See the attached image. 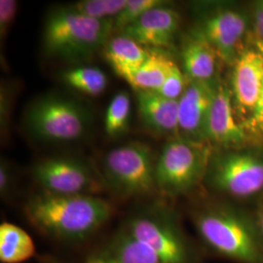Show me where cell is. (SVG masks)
<instances>
[{
    "instance_id": "1",
    "label": "cell",
    "mask_w": 263,
    "mask_h": 263,
    "mask_svg": "<svg viewBox=\"0 0 263 263\" xmlns=\"http://www.w3.org/2000/svg\"><path fill=\"white\" fill-rule=\"evenodd\" d=\"M25 215L43 234L66 242H82L111 217L112 205L98 195H58L42 191L29 198Z\"/></svg>"
},
{
    "instance_id": "2",
    "label": "cell",
    "mask_w": 263,
    "mask_h": 263,
    "mask_svg": "<svg viewBox=\"0 0 263 263\" xmlns=\"http://www.w3.org/2000/svg\"><path fill=\"white\" fill-rule=\"evenodd\" d=\"M193 222L203 243L214 253L236 263H263V236L256 219L226 206L199 210Z\"/></svg>"
},
{
    "instance_id": "3",
    "label": "cell",
    "mask_w": 263,
    "mask_h": 263,
    "mask_svg": "<svg viewBox=\"0 0 263 263\" xmlns=\"http://www.w3.org/2000/svg\"><path fill=\"white\" fill-rule=\"evenodd\" d=\"M113 31V20L88 18L63 6L48 15L43 48L49 57L82 62L105 47Z\"/></svg>"
},
{
    "instance_id": "4",
    "label": "cell",
    "mask_w": 263,
    "mask_h": 263,
    "mask_svg": "<svg viewBox=\"0 0 263 263\" xmlns=\"http://www.w3.org/2000/svg\"><path fill=\"white\" fill-rule=\"evenodd\" d=\"M212 156L206 142L180 137L167 141L155 164L156 191L167 197L187 194L205 179Z\"/></svg>"
},
{
    "instance_id": "5",
    "label": "cell",
    "mask_w": 263,
    "mask_h": 263,
    "mask_svg": "<svg viewBox=\"0 0 263 263\" xmlns=\"http://www.w3.org/2000/svg\"><path fill=\"white\" fill-rule=\"evenodd\" d=\"M25 124L27 130L40 141H76L82 139L89 130L91 113L73 99L45 95L28 105Z\"/></svg>"
},
{
    "instance_id": "6",
    "label": "cell",
    "mask_w": 263,
    "mask_h": 263,
    "mask_svg": "<svg viewBox=\"0 0 263 263\" xmlns=\"http://www.w3.org/2000/svg\"><path fill=\"white\" fill-rule=\"evenodd\" d=\"M155 164L151 147L131 141L109 151L103 161L104 184L122 197H141L156 191Z\"/></svg>"
},
{
    "instance_id": "7",
    "label": "cell",
    "mask_w": 263,
    "mask_h": 263,
    "mask_svg": "<svg viewBox=\"0 0 263 263\" xmlns=\"http://www.w3.org/2000/svg\"><path fill=\"white\" fill-rule=\"evenodd\" d=\"M147 245L162 263H195L193 250L168 209L155 205L132 216L124 226Z\"/></svg>"
},
{
    "instance_id": "8",
    "label": "cell",
    "mask_w": 263,
    "mask_h": 263,
    "mask_svg": "<svg viewBox=\"0 0 263 263\" xmlns=\"http://www.w3.org/2000/svg\"><path fill=\"white\" fill-rule=\"evenodd\" d=\"M205 179L230 197H253L263 192V158L247 152L212 156Z\"/></svg>"
},
{
    "instance_id": "9",
    "label": "cell",
    "mask_w": 263,
    "mask_h": 263,
    "mask_svg": "<svg viewBox=\"0 0 263 263\" xmlns=\"http://www.w3.org/2000/svg\"><path fill=\"white\" fill-rule=\"evenodd\" d=\"M31 174L43 191L58 195H97L105 186L102 175L70 157L42 159L32 167Z\"/></svg>"
},
{
    "instance_id": "10",
    "label": "cell",
    "mask_w": 263,
    "mask_h": 263,
    "mask_svg": "<svg viewBox=\"0 0 263 263\" xmlns=\"http://www.w3.org/2000/svg\"><path fill=\"white\" fill-rule=\"evenodd\" d=\"M216 87L211 81L192 80L179 100V137L207 142L208 117Z\"/></svg>"
},
{
    "instance_id": "11",
    "label": "cell",
    "mask_w": 263,
    "mask_h": 263,
    "mask_svg": "<svg viewBox=\"0 0 263 263\" xmlns=\"http://www.w3.org/2000/svg\"><path fill=\"white\" fill-rule=\"evenodd\" d=\"M232 83L236 105L249 116L262 89L263 45L248 48L236 59Z\"/></svg>"
},
{
    "instance_id": "12",
    "label": "cell",
    "mask_w": 263,
    "mask_h": 263,
    "mask_svg": "<svg viewBox=\"0 0 263 263\" xmlns=\"http://www.w3.org/2000/svg\"><path fill=\"white\" fill-rule=\"evenodd\" d=\"M179 13L162 5L147 11L121 33L143 47H169L179 30Z\"/></svg>"
},
{
    "instance_id": "13",
    "label": "cell",
    "mask_w": 263,
    "mask_h": 263,
    "mask_svg": "<svg viewBox=\"0 0 263 263\" xmlns=\"http://www.w3.org/2000/svg\"><path fill=\"white\" fill-rule=\"evenodd\" d=\"M245 30L244 16L235 11L226 10L204 20L199 32L215 49L217 57L229 63L236 60V49Z\"/></svg>"
},
{
    "instance_id": "14",
    "label": "cell",
    "mask_w": 263,
    "mask_h": 263,
    "mask_svg": "<svg viewBox=\"0 0 263 263\" xmlns=\"http://www.w3.org/2000/svg\"><path fill=\"white\" fill-rule=\"evenodd\" d=\"M207 141L221 145H238L244 142L247 134L236 120L231 94L224 85L216 86L206 128Z\"/></svg>"
},
{
    "instance_id": "15",
    "label": "cell",
    "mask_w": 263,
    "mask_h": 263,
    "mask_svg": "<svg viewBox=\"0 0 263 263\" xmlns=\"http://www.w3.org/2000/svg\"><path fill=\"white\" fill-rule=\"evenodd\" d=\"M141 122L159 135L179 133V100H171L155 91L137 92Z\"/></svg>"
},
{
    "instance_id": "16",
    "label": "cell",
    "mask_w": 263,
    "mask_h": 263,
    "mask_svg": "<svg viewBox=\"0 0 263 263\" xmlns=\"http://www.w3.org/2000/svg\"><path fill=\"white\" fill-rule=\"evenodd\" d=\"M149 50L134 39L119 34L110 38L104 47V56L118 76L127 81L146 61Z\"/></svg>"
},
{
    "instance_id": "17",
    "label": "cell",
    "mask_w": 263,
    "mask_h": 263,
    "mask_svg": "<svg viewBox=\"0 0 263 263\" xmlns=\"http://www.w3.org/2000/svg\"><path fill=\"white\" fill-rule=\"evenodd\" d=\"M215 49L199 31L188 39L182 49L185 72L192 80L211 81L216 66Z\"/></svg>"
},
{
    "instance_id": "18",
    "label": "cell",
    "mask_w": 263,
    "mask_h": 263,
    "mask_svg": "<svg viewBox=\"0 0 263 263\" xmlns=\"http://www.w3.org/2000/svg\"><path fill=\"white\" fill-rule=\"evenodd\" d=\"M103 252L117 263H162L152 249L125 227L111 237Z\"/></svg>"
},
{
    "instance_id": "19",
    "label": "cell",
    "mask_w": 263,
    "mask_h": 263,
    "mask_svg": "<svg viewBox=\"0 0 263 263\" xmlns=\"http://www.w3.org/2000/svg\"><path fill=\"white\" fill-rule=\"evenodd\" d=\"M35 254L32 238L19 226L9 222L0 226V260L2 263H22Z\"/></svg>"
},
{
    "instance_id": "20",
    "label": "cell",
    "mask_w": 263,
    "mask_h": 263,
    "mask_svg": "<svg viewBox=\"0 0 263 263\" xmlns=\"http://www.w3.org/2000/svg\"><path fill=\"white\" fill-rule=\"evenodd\" d=\"M173 61L159 51L149 50L142 66L126 81L134 90L158 92L164 84Z\"/></svg>"
},
{
    "instance_id": "21",
    "label": "cell",
    "mask_w": 263,
    "mask_h": 263,
    "mask_svg": "<svg viewBox=\"0 0 263 263\" xmlns=\"http://www.w3.org/2000/svg\"><path fill=\"white\" fill-rule=\"evenodd\" d=\"M62 81L79 93L98 97L107 88L108 79L104 71L96 66H78L61 73Z\"/></svg>"
},
{
    "instance_id": "22",
    "label": "cell",
    "mask_w": 263,
    "mask_h": 263,
    "mask_svg": "<svg viewBox=\"0 0 263 263\" xmlns=\"http://www.w3.org/2000/svg\"><path fill=\"white\" fill-rule=\"evenodd\" d=\"M131 109V97L126 91L113 96L104 116V132L109 138L116 140L127 132Z\"/></svg>"
},
{
    "instance_id": "23",
    "label": "cell",
    "mask_w": 263,
    "mask_h": 263,
    "mask_svg": "<svg viewBox=\"0 0 263 263\" xmlns=\"http://www.w3.org/2000/svg\"><path fill=\"white\" fill-rule=\"evenodd\" d=\"M127 3L128 0H80L66 5V7L88 18L112 20Z\"/></svg>"
},
{
    "instance_id": "24",
    "label": "cell",
    "mask_w": 263,
    "mask_h": 263,
    "mask_svg": "<svg viewBox=\"0 0 263 263\" xmlns=\"http://www.w3.org/2000/svg\"><path fill=\"white\" fill-rule=\"evenodd\" d=\"M161 0H128L124 9L113 20V28L116 31L123 30L137 20L140 19L143 14L155 7L164 5Z\"/></svg>"
},
{
    "instance_id": "25",
    "label": "cell",
    "mask_w": 263,
    "mask_h": 263,
    "mask_svg": "<svg viewBox=\"0 0 263 263\" xmlns=\"http://www.w3.org/2000/svg\"><path fill=\"white\" fill-rule=\"evenodd\" d=\"M185 88L186 85L184 74L179 66L173 62L168 76L158 93L171 100H179Z\"/></svg>"
},
{
    "instance_id": "26",
    "label": "cell",
    "mask_w": 263,
    "mask_h": 263,
    "mask_svg": "<svg viewBox=\"0 0 263 263\" xmlns=\"http://www.w3.org/2000/svg\"><path fill=\"white\" fill-rule=\"evenodd\" d=\"M244 129L263 138V86L253 111L247 118Z\"/></svg>"
},
{
    "instance_id": "27",
    "label": "cell",
    "mask_w": 263,
    "mask_h": 263,
    "mask_svg": "<svg viewBox=\"0 0 263 263\" xmlns=\"http://www.w3.org/2000/svg\"><path fill=\"white\" fill-rule=\"evenodd\" d=\"M18 2L15 0L0 1V35L3 37L16 17Z\"/></svg>"
},
{
    "instance_id": "28",
    "label": "cell",
    "mask_w": 263,
    "mask_h": 263,
    "mask_svg": "<svg viewBox=\"0 0 263 263\" xmlns=\"http://www.w3.org/2000/svg\"><path fill=\"white\" fill-rule=\"evenodd\" d=\"M14 176L9 164L5 160H1L0 164V195L5 199L9 195L13 186Z\"/></svg>"
},
{
    "instance_id": "29",
    "label": "cell",
    "mask_w": 263,
    "mask_h": 263,
    "mask_svg": "<svg viewBox=\"0 0 263 263\" xmlns=\"http://www.w3.org/2000/svg\"><path fill=\"white\" fill-rule=\"evenodd\" d=\"M255 28L257 34L263 39V1L257 4L254 13Z\"/></svg>"
},
{
    "instance_id": "30",
    "label": "cell",
    "mask_w": 263,
    "mask_h": 263,
    "mask_svg": "<svg viewBox=\"0 0 263 263\" xmlns=\"http://www.w3.org/2000/svg\"><path fill=\"white\" fill-rule=\"evenodd\" d=\"M86 263H117L113 258H111L109 255L104 253L103 251L98 253V254H92L90 255Z\"/></svg>"
},
{
    "instance_id": "31",
    "label": "cell",
    "mask_w": 263,
    "mask_h": 263,
    "mask_svg": "<svg viewBox=\"0 0 263 263\" xmlns=\"http://www.w3.org/2000/svg\"><path fill=\"white\" fill-rule=\"evenodd\" d=\"M256 222H257V226L259 227V229H260V232H261V234L263 236V203L260 205V208H259V211H258V214H257V216H256Z\"/></svg>"
}]
</instances>
